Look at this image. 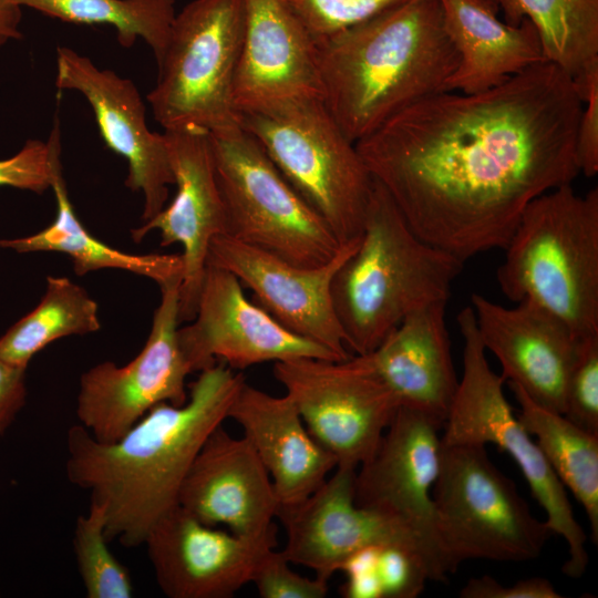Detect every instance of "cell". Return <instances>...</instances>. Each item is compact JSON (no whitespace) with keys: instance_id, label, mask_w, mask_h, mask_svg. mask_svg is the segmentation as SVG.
<instances>
[{"instance_id":"obj_1","label":"cell","mask_w":598,"mask_h":598,"mask_svg":"<svg viewBox=\"0 0 598 598\" xmlns=\"http://www.w3.org/2000/svg\"><path fill=\"white\" fill-rule=\"evenodd\" d=\"M581 109L545 61L486 91L423 97L355 147L410 228L465 262L504 249L533 199L578 176Z\"/></svg>"},{"instance_id":"obj_2","label":"cell","mask_w":598,"mask_h":598,"mask_svg":"<svg viewBox=\"0 0 598 598\" xmlns=\"http://www.w3.org/2000/svg\"><path fill=\"white\" fill-rule=\"evenodd\" d=\"M216 363L199 372L183 405L161 403L122 437L96 441L81 424L66 433L68 480L105 509V536L136 547L178 505L185 476L203 444L223 422L244 383Z\"/></svg>"},{"instance_id":"obj_3","label":"cell","mask_w":598,"mask_h":598,"mask_svg":"<svg viewBox=\"0 0 598 598\" xmlns=\"http://www.w3.org/2000/svg\"><path fill=\"white\" fill-rule=\"evenodd\" d=\"M316 44L322 102L354 144L443 92L458 63L440 0H406Z\"/></svg>"},{"instance_id":"obj_4","label":"cell","mask_w":598,"mask_h":598,"mask_svg":"<svg viewBox=\"0 0 598 598\" xmlns=\"http://www.w3.org/2000/svg\"><path fill=\"white\" fill-rule=\"evenodd\" d=\"M463 265L421 239L373 179L359 245L340 265L331 285L348 350L368 354L408 315L447 301Z\"/></svg>"},{"instance_id":"obj_5","label":"cell","mask_w":598,"mask_h":598,"mask_svg":"<svg viewBox=\"0 0 598 598\" xmlns=\"http://www.w3.org/2000/svg\"><path fill=\"white\" fill-rule=\"evenodd\" d=\"M496 278L504 296L529 301L577 338L598 334V189L571 184L533 199L504 248Z\"/></svg>"},{"instance_id":"obj_6","label":"cell","mask_w":598,"mask_h":598,"mask_svg":"<svg viewBox=\"0 0 598 598\" xmlns=\"http://www.w3.org/2000/svg\"><path fill=\"white\" fill-rule=\"evenodd\" d=\"M440 555L447 575L471 559H536L553 534L485 446L442 443L432 491Z\"/></svg>"},{"instance_id":"obj_7","label":"cell","mask_w":598,"mask_h":598,"mask_svg":"<svg viewBox=\"0 0 598 598\" xmlns=\"http://www.w3.org/2000/svg\"><path fill=\"white\" fill-rule=\"evenodd\" d=\"M240 124L341 244L361 238L373 178L321 99L245 113Z\"/></svg>"},{"instance_id":"obj_8","label":"cell","mask_w":598,"mask_h":598,"mask_svg":"<svg viewBox=\"0 0 598 598\" xmlns=\"http://www.w3.org/2000/svg\"><path fill=\"white\" fill-rule=\"evenodd\" d=\"M245 18L244 0H193L176 13L156 84L147 95L165 131L241 130L233 92Z\"/></svg>"},{"instance_id":"obj_9","label":"cell","mask_w":598,"mask_h":598,"mask_svg":"<svg viewBox=\"0 0 598 598\" xmlns=\"http://www.w3.org/2000/svg\"><path fill=\"white\" fill-rule=\"evenodd\" d=\"M463 337V374L443 425L441 442L446 445L493 444L507 453L519 467L533 497L543 507L553 534L564 538L568 558L563 571L579 578L588 566L586 534L576 519L565 486L536 441L523 426L507 401L501 374L491 368L480 339L471 306L456 317Z\"/></svg>"},{"instance_id":"obj_10","label":"cell","mask_w":598,"mask_h":598,"mask_svg":"<svg viewBox=\"0 0 598 598\" xmlns=\"http://www.w3.org/2000/svg\"><path fill=\"white\" fill-rule=\"evenodd\" d=\"M226 234L300 267L332 260L341 244L243 128L209 134Z\"/></svg>"},{"instance_id":"obj_11","label":"cell","mask_w":598,"mask_h":598,"mask_svg":"<svg viewBox=\"0 0 598 598\" xmlns=\"http://www.w3.org/2000/svg\"><path fill=\"white\" fill-rule=\"evenodd\" d=\"M272 373L337 466L368 461L400 406L364 354L275 362Z\"/></svg>"},{"instance_id":"obj_12","label":"cell","mask_w":598,"mask_h":598,"mask_svg":"<svg viewBox=\"0 0 598 598\" xmlns=\"http://www.w3.org/2000/svg\"><path fill=\"white\" fill-rule=\"evenodd\" d=\"M181 281L159 286L148 338L135 358L124 365L104 361L81 375L76 415L96 441H117L157 404L187 401L192 371L178 342Z\"/></svg>"},{"instance_id":"obj_13","label":"cell","mask_w":598,"mask_h":598,"mask_svg":"<svg viewBox=\"0 0 598 598\" xmlns=\"http://www.w3.org/2000/svg\"><path fill=\"white\" fill-rule=\"evenodd\" d=\"M190 321L178 328V342L192 373L217 361L243 370L299 358L340 360L327 348L287 330L246 298L235 275L210 264Z\"/></svg>"},{"instance_id":"obj_14","label":"cell","mask_w":598,"mask_h":598,"mask_svg":"<svg viewBox=\"0 0 598 598\" xmlns=\"http://www.w3.org/2000/svg\"><path fill=\"white\" fill-rule=\"evenodd\" d=\"M443 425L400 405L372 456L354 477V501L401 523L425 546L443 580L432 491L440 471Z\"/></svg>"},{"instance_id":"obj_15","label":"cell","mask_w":598,"mask_h":598,"mask_svg":"<svg viewBox=\"0 0 598 598\" xmlns=\"http://www.w3.org/2000/svg\"><path fill=\"white\" fill-rule=\"evenodd\" d=\"M358 468L337 466L334 473L305 499L279 505L276 519L286 533L282 553L290 563L308 567L328 581L357 551L385 544H409L427 556L434 581L441 576L423 543L396 519L354 501Z\"/></svg>"},{"instance_id":"obj_16","label":"cell","mask_w":598,"mask_h":598,"mask_svg":"<svg viewBox=\"0 0 598 598\" xmlns=\"http://www.w3.org/2000/svg\"><path fill=\"white\" fill-rule=\"evenodd\" d=\"M55 85L86 99L105 144L127 162L125 185L143 195V223L152 219L165 207L174 175L165 134L148 128L136 85L66 47L56 49Z\"/></svg>"},{"instance_id":"obj_17","label":"cell","mask_w":598,"mask_h":598,"mask_svg":"<svg viewBox=\"0 0 598 598\" xmlns=\"http://www.w3.org/2000/svg\"><path fill=\"white\" fill-rule=\"evenodd\" d=\"M359 241L346 244L326 265L300 267L228 235H218L210 243L207 265L235 275L252 291L258 306L287 330L344 360L352 354L334 312L331 285Z\"/></svg>"},{"instance_id":"obj_18","label":"cell","mask_w":598,"mask_h":598,"mask_svg":"<svg viewBox=\"0 0 598 598\" xmlns=\"http://www.w3.org/2000/svg\"><path fill=\"white\" fill-rule=\"evenodd\" d=\"M164 134L176 194L168 206L131 234L138 243L150 231L158 230L162 247L182 246L178 315L184 322L195 317L209 246L216 236L226 234V215L209 133L184 128Z\"/></svg>"},{"instance_id":"obj_19","label":"cell","mask_w":598,"mask_h":598,"mask_svg":"<svg viewBox=\"0 0 598 598\" xmlns=\"http://www.w3.org/2000/svg\"><path fill=\"white\" fill-rule=\"evenodd\" d=\"M158 587L169 598H230L250 584L277 532L240 537L199 522L179 505L150 530L144 544Z\"/></svg>"},{"instance_id":"obj_20","label":"cell","mask_w":598,"mask_h":598,"mask_svg":"<svg viewBox=\"0 0 598 598\" xmlns=\"http://www.w3.org/2000/svg\"><path fill=\"white\" fill-rule=\"evenodd\" d=\"M245 32L234 82L238 113L321 99L317 44L287 0H244Z\"/></svg>"},{"instance_id":"obj_21","label":"cell","mask_w":598,"mask_h":598,"mask_svg":"<svg viewBox=\"0 0 598 598\" xmlns=\"http://www.w3.org/2000/svg\"><path fill=\"white\" fill-rule=\"evenodd\" d=\"M178 505L208 526L250 539L277 532L279 501L270 475L245 436L221 425L207 437L182 484Z\"/></svg>"},{"instance_id":"obj_22","label":"cell","mask_w":598,"mask_h":598,"mask_svg":"<svg viewBox=\"0 0 598 598\" xmlns=\"http://www.w3.org/2000/svg\"><path fill=\"white\" fill-rule=\"evenodd\" d=\"M471 307L483 347L499 361L504 381L563 414L578 338L558 318L529 301L508 308L473 293Z\"/></svg>"},{"instance_id":"obj_23","label":"cell","mask_w":598,"mask_h":598,"mask_svg":"<svg viewBox=\"0 0 598 598\" xmlns=\"http://www.w3.org/2000/svg\"><path fill=\"white\" fill-rule=\"evenodd\" d=\"M445 308L446 301L441 300L411 312L364 354L400 405L421 411L442 425L460 382Z\"/></svg>"},{"instance_id":"obj_24","label":"cell","mask_w":598,"mask_h":598,"mask_svg":"<svg viewBox=\"0 0 598 598\" xmlns=\"http://www.w3.org/2000/svg\"><path fill=\"white\" fill-rule=\"evenodd\" d=\"M228 419L243 429L272 481L279 505L298 503L315 492L337 461L311 435L293 401L244 381Z\"/></svg>"},{"instance_id":"obj_25","label":"cell","mask_w":598,"mask_h":598,"mask_svg":"<svg viewBox=\"0 0 598 598\" xmlns=\"http://www.w3.org/2000/svg\"><path fill=\"white\" fill-rule=\"evenodd\" d=\"M445 31L458 63L444 91L477 93L545 62L538 32L528 19L512 25L486 0H440Z\"/></svg>"},{"instance_id":"obj_26","label":"cell","mask_w":598,"mask_h":598,"mask_svg":"<svg viewBox=\"0 0 598 598\" xmlns=\"http://www.w3.org/2000/svg\"><path fill=\"white\" fill-rule=\"evenodd\" d=\"M56 202L54 220L42 230L25 237L0 238V247L20 254L56 251L68 255L78 276L99 269H121L154 280L158 286L183 277L181 254L134 255L115 249L91 235L71 205L60 159L51 184Z\"/></svg>"},{"instance_id":"obj_27","label":"cell","mask_w":598,"mask_h":598,"mask_svg":"<svg viewBox=\"0 0 598 598\" xmlns=\"http://www.w3.org/2000/svg\"><path fill=\"white\" fill-rule=\"evenodd\" d=\"M519 404L518 420L535 437L553 471L584 508L591 539L598 543V434L564 414L534 402L519 386L508 383Z\"/></svg>"},{"instance_id":"obj_28","label":"cell","mask_w":598,"mask_h":598,"mask_svg":"<svg viewBox=\"0 0 598 598\" xmlns=\"http://www.w3.org/2000/svg\"><path fill=\"white\" fill-rule=\"evenodd\" d=\"M505 22L528 19L546 61L565 71L577 89L598 73V0H497Z\"/></svg>"},{"instance_id":"obj_29","label":"cell","mask_w":598,"mask_h":598,"mask_svg":"<svg viewBox=\"0 0 598 598\" xmlns=\"http://www.w3.org/2000/svg\"><path fill=\"white\" fill-rule=\"evenodd\" d=\"M97 303L68 277L49 276L38 306L0 337V357L22 369L53 341L101 328Z\"/></svg>"},{"instance_id":"obj_30","label":"cell","mask_w":598,"mask_h":598,"mask_svg":"<svg viewBox=\"0 0 598 598\" xmlns=\"http://www.w3.org/2000/svg\"><path fill=\"white\" fill-rule=\"evenodd\" d=\"M19 7L75 24H109L125 48L143 39L156 63L163 56L176 16L175 0H13Z\"/></svg>"},{"instance_id":"obj_31","label":"cell","mask_w":598,"mask_h":598,"mask_svg":"<svg viewBox=\"0 0 598 598\" xmlns=\"http://www.w3.org/2000/svg\"><path fill=\"white\" fill-rule=\"evenodd\" d=\"M73 550L87 598H131L128 570L112 554L105 536V509L90 502L89 511L76 518Z\"/></svg>"},{"instance_id":"obj_32","label":"cell","mask_w":598,"mask_h":598,"mask_svg":"<svg viewBox=\"0 0 598 598\" xmlns=\"http://www.w3.org/2000/svg\"><path fill=\"white\" fill-rule=\"evenodd\" d=\"M563 414L579 427L598 434V334L577 340Z\"/></svg>"},{"instance_id":"obj_33","label":"cell","mask_w":598,"mask_h":598,"mask_svg":"<svg viewBox=\"0 0 598 598\" xmlns=\"http://www.w3.org/2000/svg\"><path fill=\"white\" fill-rule=\"evenodd\" d=\"M375 567L382 598H416L427 580L434 581L427 556L421 548L409 544L378 546Z\"/></svg>"},{"instance_id":"obj_34","label":"cell","mask_w":598,"mask_h":598,"mask_svg":"<svg viewBox=\"0 0 598 598\" xmlns=\"http://www.w3.org/2000/svg\"><path fill=\"white\" fill-rule=\"evenodd\" d=\"M316 41L406 0H287Z\"/></svg>"},{"instance_id":"obj_35","label":"cell","mask_w":598,"mask_h":598,"mask_svg":"<svg viewBox=\"0 0 598 598\" xmlns=\"http://www.w3.org/2000/svg\"><path fill=\"white\" fill-rule=\"evenodd\" d=\"M58 159L60 130L56 122L48 142L28 140L18 153L0 159V186L42 194L51 188Z\"/></svg>"},{"instance_id":"obj_36","label":"cell","mask_w":598,"mask_h":598,"mask_svg":"<svg viewBox=\"0 0 598 598\" xmlns=\"http://www.w3.org/2000/svg\"><path fill=\"white\" fill-rule=\"evenodd\" d=\"M261 598H324L328 581L308 578L290 567L282 550H268L260 559L252 579Z\"/></svg>"},{"instance_id":"obj_37","label":"cell","mask_w":598,"mask_h":598,"mask_svg":"<svg viewBox=\"0 0 598 598\" xmlns=\"http://www.w3.org/2000/svg\"><path fill=\"white\" fill-rule=\"evenodd\" d=\"M461 598H560L553 584L543 577L520 579L511 586L484 575L468 579L460 590Z\"/></svg>"},{"instance_id":"obj_38","label":"cell","mask_w":598,"mask_h":598,"mask_svg":"<svg viewBox=\"0 0 598 598\" xmlns=\"http://www.w3.org/2000/svg\"><path fill=\"white\" fill-rule=\"evenodd\" d=\"M576 146L580 173L595 176L598 172V80L582 96Z\"/></svg>"},{"instance_id":"obj_39","label":"cell","mask_w":598,"mask_h":598,"mask_svg":"<svg viewBox=\"0 0 598 598\" xmlns=\"http://www.w3.org/2000/svg\"><path fill=\"white\" fill-rule=\"evenodd\" d=\"M377 547H368L353 554L340 571L347 575L342 595L347 598H382L377 574Z\"/></svg>"},{"instance_id":"obj_40","label":"cell","mask_w":598,"mask_h":598,"mask_svg":"<svg viewBox=\"0 0 598 598\" xmlns=\"http://www.w3.org/2000/svg\"><path fill=\"white\" fill-rule=\"evenodd\" d=\"M25 369L0 357V435L12 424L25 404Z\"/></svg>"},{"instance_id":"obj_41","label":"cell","mask_w":598,"mask_h":598,"mask_svg":"<svg viewBox=\"0 0 598 598\" xmlns=\"http://www.w3.org/2000/svg\"><path fill=\"white\" fill-rule=\"evenodd\" d=\"M21 20V7L13 0H0V49L10 41L22 38Z\"/></svg>"},{"instance_id":"obj_42","label":"cell","mask_w":598,"mask_h":598,"mask_svg":"<svg viewBox=\"0 0 598 598\" xmlns=\"http://www.w3.org/2000/svg\"><path fill=\"white\" fill-rule=\"evenodd\" d=\"M493 8L499 10L497 0H486Z\"/></svg>"}]
</instances>
